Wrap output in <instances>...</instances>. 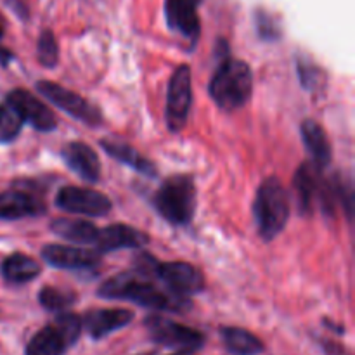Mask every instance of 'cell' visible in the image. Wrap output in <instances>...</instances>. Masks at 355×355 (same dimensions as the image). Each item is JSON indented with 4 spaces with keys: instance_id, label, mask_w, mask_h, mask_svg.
<instances>
[{
    "instance_id": "obj_31",
    "label": "cell",
    "mask_w": 355,
    "mask_h": 355,
    "mask_svg": "<svg viewBox=\"0 0 355 355\" xmlns=\"http://www.w3.org/2000/svg\"><path fill=\"white\" fill-rule=\"evenodd\" d=\"M2 35H3V28L0 26V38H2Z\"/></svg>"
},
{
    "instance_id": "obj_3",
    "label": "cell",
    "mask_w": 355,
    "mask_h": 355,
    "mask_svg": "<svg viewBox=\"0 0 355 355\" xmlns=\"http://www.w3.org/2000/svg\"><path fill=\"white\" fill-rule=\"evenodd\" d=\"M253 215L257 231L266 241L274 239L286 227L290 217V200L277 177H267L259 186L253 201Z\"/></svg>"
},
{
    "instance_id": "obj_1",
    "label": "cell",
    "mask_w": 355,
    "mask_h": 355,
    "mask_svg": "<svg viewBox=\"0 0 355 355\" xmlns=\"http://www.w3.org/2000/svg\"><path fill=\"white\" fill-rule=\"evenodd\" d=\"M97 295L107 300H130L142 307L163 312H184L191 307L187 297L156 286L149 276L139 272H123L111 277L101 284Z\"/></svg>"
},
{
    "instance_id": "obj_20",
    "label": "cell",
    "mask_w": 355,
    "mask_h": 355,
    "mask_svg": "<svg viewBox=\"0 0 355 355\" xmlns=\"http://www.w3.org/2000/svg\"><path fill=\"white\" fill-rule=\"evenodd\" d=\"M101 148L107 153L116 162L125 163V165L132 166L135 172L142 173L146 177H156L158 175V168H156L155 163L151 159H148L146 156H142L132 146L125 144L120 141H101Z\"/></svg>"
},
{
    "instance_id": "obj_10",
    "label": "cell",
    "mask_w": 355,
    "mask_h": 355,
    "mask_svg": "<svg viewBox=\"0 0 355 355\" xmlns=\"http://www.w3.org/2000/svg\"><path fill=\"white\" fill-rule=\"evenodd\" d=\"M55 205L68 214L85 217H104L111 211V200L103 193L87 187L68 186L55 194Z\"/></svg>"
},
{
    "instance_id": "obj_17",
    "label": "cell",
    "mask_w": 355,
    "mask_h": 355,
    "mask_svg": "<svg viewBox=\"0 0 355 355\" xmlns=\"http://www.w3.org/2000/svg\"><path fill=\"white\" fill-rule=\"evenodd\" d=\"M45 214L44 201L26 191H6L0 193V218L17 220L24 217H37Z\"/></svg>"
},
{
    "instance_id": "obj_23",
    "label": "cell",
    "mask_w": 355,
    "mask_h": 355,
    "mask_svg": "<svg viewBox=\"0 0 355 355\" xmlns=\"http://www.w3.org/2000/svg\"><path fill=\"white\" fill-rule=\"evenodd\" d=\"M220 335L225 349L232 355H259L266 349L260 338L243 328H222Z\"/></svg>"
},
{
    "instance_id": "obj_6",
    "label": "cell",
    "mask_w": 355,
    "mask_h": 355,
    "mask_svg": "<svg viewBox=\"0 0 355 355\" xmlns=\"http://www.w3.org/2000/svg\"><path fill=\"white\" fill-rule=\"evenodd\" d=\"M144 326L153 342L177 350V352H196L205 343L203 335L200 331L179 324L163 315H149L146 318Z\"/></svg>"
},
{
    "instance_id": "obj_29",
    "label": "cell",
    "mask_w": 355,
    "mask_h": 355,
    "mask_svg": "<svg viewBox=\"0 0 355 355\" xmlns=\"http://www.w3.org/2000/svg\"><path fill=\"white\" fill-rule=\"evenodd\" d=\"M10 59H12V54H10V51H7V49L0 47V64L7 66V64H9Z\"/></svg>"
},
{
    "instance_id": "obj_25",
    "label": "cell",
    "mask_w": 355,
    "mask_h": 355,
    "mask_svg": "<svg viewBox=\"0 0 355 355\" xmlns=\"http://www.w3.org/2000/svg\"><path fill=\"white\" fill-rule=\"evenodd\" d=\"M76 297L73 291L61 290L55 286H44L38 293V302L49 312H62L75 304Z\"/></svg>"
},
{
    "instance_id": "obj_18",
    "label": "cell",
    "mask_w": 355,
    "mask_h": 355,
    "mask_svg": "<svg viewBox=\"0 0 355 355\" xmlns=\"http://www.w3.org/2000/svg\"><path fill=\"white\" fill-rule=\"evenodd\" d=\"M321 172L322 170H319L312 162L302 163L297 168V172H295V196H297L298 211H302L304 215L312 214L314 200L319 193V186H321V180H319V173Z\"/></svg>"
},
{
    "instance_id": "obj_13",
    "label": "cell",
    "mask_w": 355,
    "mask_h": 355,
    "mask_svg": "<svg viewBox=\"0 0 355 355\" xmlns=\"http://www.w3.org/2000/svg\"><path fill=\"white\" fill-rule=\"evenodd\" d=\"M149 243V236L139 229L125 224H113L99 229L96 238V248L99 253L116 252L125 248H142Z\"/></svg>"
},
{
    "instance_id": "obj_5",
    "label": "cell",
    "mask_w": 355,
    "mask_h": 355,
    "mask_svg": "<svg viewBox=\"0 0 355 355\" xmlns=\"http://www.w3.org/2000/svg\"><path fill=\"white\" fill-rule=\"evenodd\" d=\"M82 319L75 314H59L28 342L26 355H64L78 342Z\"/></svg>"
},
{
    "instance_id": "obj_8",
    "label": "cell",
    "mask_w": 355,
    "mask_h": 355,
    "mask_svg": "<svg viewBox=\"0 0 355 355\" xmlns=\"http://www.w3.org/2000/svg\"><path fill=\"white\" fill-rule=\"evenodd\" d=\"M191 103H193L191 68L187 64H180L170 78L168 97H166V125L170 130L180 132L186 127Z\"/></svg>"
},
{
    "instance_id": "obj_9",
    "label": "cell",
    "mask_w": 355,
    "mask_h": 355,
    "mask_svg": "<svg viewBox=\"0 0 355 355\" xmlns=\"http://www.w3.org/2000/svg\"><path fill=\"white\" fill-rule=\"evenodd\" d=\"M151 277H156L166 290L180 297H189L203 291V274L187 262H158L155 260Z\"/></svg>"
},
{
    "instance_id": "obj_15",
    "label": "cell",
    "mask_w": 355,
    "mask_h": 355,
    "mask_svg": "<svg viewBox=\"0 0 355 355\" xmlns=\"http://www.w3.org/2000/svg\"><path fill=\"white\" fill-rule=\"evenodd\" d=\"M10 101L17 106V110L23 114L24 121L30 123L31 127L37 128L40 132H51L55 128V116L52 111L42 103L38 97L30 94L28 90L23 89H14L12 92L7 94Z\"/></svg>"
},
{
    "instance_id": "obj_28",
    "label": "cell",
    "mask_w": 355,
    "mask_h": 355,
    "mask_svg": "<svg viewBox=\"0 0 355 355\" xmlns=\"http://www.w3.org/2000/svg\"><path fill=\"white\" fill-rule=\"evenodd\" d=\"M255 24H257V33L262 40H279L283 30L281 24L272 14L266 12L263 9L257 10L255 12Z\"/></svg>"
},
{
    "instance_id": "obj_19",
    "label": "cell",
    "mask_w": 355,
    "mask_h": 355,
    "mask_svg": "<svg viewBox=\"0 0 355 355\" xmlns=\"http://www.w3.org/2000/svg\"><path fill=\"white\" fill-rule=\"evenodd\" d=\"M302 139L307 148L309 155H311L312 163L318 166L319 170H324L326 166L331 163V144L328 141L324 128L314 120H305L300 127Z\"/></svg>"
},
{
    "instance_id": "obj_21",
    "label": "cell",
    "mask_w": 355,
    "mask_h": 355,
    "mask_svg": "<svg viewBox=\"0 0 355 355\" xmlns=\"http://www.w3.org/2000/svg\"><path fill=\"white\" fill-rule=\"evenodd\" d=\"M51 231L75 245H94L99 227L82 218H55L51 222Z\"/></svg>"
},
{
    "instance_id": "obj_7",
    "label": "cell",
    "mask_w": 355,
    "mask_h": 355,
    "mask_svg": "<svg viewBox=\"0 0 355 355\" xmlns=\"http://www.w3.org/2000/svg\"><path fill=\"white\" fill-rule=\"evenodd\" d=\"M38 94L45 97L47 101H51L54 106H58L59 110L66 111L69 116L76 118L82 123L90 125V127H97L103 121V113L97 110L94 104H90L89 101L83 99L78 94L71 92V90L64 89L59 83L51 82V80H40L37 83Z\"/></svg>"
},
{
    "instance_id": "obj_11",
    "label": "cell",
    "mask_w": 355,
    "mask_h": 355,
    "mask_svg": "<svg viewBox=\"0 0 355 355\" xmlns=\"http://www.w3.org/2000/svg\"><path fill=\"white\" fill-rule=\"evenodd\" d=\"M42 259L55 269L82 270L96 267L101 262V253L97 250L78 246L45 245L42 248Z\"/></svg>"
},
{
    "instance_id": "obj_2",
    "label": "cell",
    "mask_w": 355,
    "mask_h": 355,
    "mask_svg": "<svg viewBox=\"0 0 355 355\" xmlns=\"http://www.w3.org/2000/svg\"><path fill=\"white\" fill-rule=\"evenodd\" d=\"M218 55L220 61L210 80V96L222 110H238L252 97L253 73L245 61L232 59L229 55L227 44Z\"/></svg>"
},
{
    "instance_id": "obj_14",
    "label": "cell",
    "mask_w": 355,
    "mask_h": 355,
    "mask_svg": "<svg viewBox=\"0 0 355 355\" xmlns=\"http://www.w3.org/2000/svg\"><path fill=\"white\" fill-rule=\"evenodd\" d=\"M132 319H134V312L127 309H96L83 315L82 328L87 329L90 338L101 340L128 326Z\"/></svg>"
},
{
    "instance_id": "obj_12",
    "label": "cell",
    "mask_w": 355,
    "mask_h": 355,
    "mask_svg": "<svg viewBox=\"0 0 355 355\" xmlns=\"http://www.w3.org/2000/svg\"><path fill=\"white\" fill-rule=\"evenodd\" d=\"M203 0H165V14L170 28L194 42L200 38L201 23L198 16V6Z\"/></svg>"
},
{
    "instance_id": "obj_22",
    "label": "cell",
    "mask_w": 355,
    "mask_h": 355,
    "mask_svg": "<svg viewBox=\"0 0 355 355\" xmlns=\"http://www.w3.org/2000/svg\"><path fill=\"white\" fill-rule=\"evenodd\" d=\"M40 270V263L24 253H12L2 262V276L10 284L30 283L38 277Z\"/></svg>"
},
{
    "instance_id": "obj_30",
    "label": "cell",
    "mask_w": 355,
    "mask_h": 355,
    "mask_svg": "<svg viewBox=\"0 0 355 355\" xmlns=\"http://www.w3.org/2000/svg\"><path fill=\"white\" fill-rule=\"evenodd\" d=\"M173 355H193V352H175Z\"/></svg>"
},
{
    "instance_id": "obj_16",
    "label": "cell",
    "mask_w": 355,
    "mask_h": 355,
    "mask_svg": "<svg viewBox=\"0 0 355 355\" xmlns=\"http://www.w3.org/2000/svg\"><path fill=\"white\" fill-rule=\"evenodd\" d=\"M62 159L78 177L87 182H97L101 177V162L97 153L85 142H69L62 148Z\"/></svg>"
},
{
    "instance_id": "obj_27",
    "label": "cell",
    "mask_w": 355,
    "mask_h": 355,
    "mask_svg": "<svg viewBox=\"0 0 355 355\" xmlns=\"http://www.w3.org/2000/svg\"><path fill=\"white\" fill-rule=\"evenodd\" d=\"M297 71L302 85L307 90H312V92H314V90L321 89V87L324 85V75H322L321 68H318V66L312 61H309V59H297Z\"/></svg>"
},
{
    "instance_id": "obj_26",
    "label": "cell",
    "mask_w": 355,
    "mask_h": 355,
    "mask_svg": "<svg viewBox=\"0 0 355 355\" xmlns=\"http://www.w3.org/2000/svg\"><path fill=\"white\" fill-rule=\"evenodd\" d=\"M59 47L54 33L51 30H44L37 42V59L44 68H54L58 64Z\"/></svg>"
},
{
    "instance_id": "obj_4",
    "label": "cell",
    "mask_w": 355,
    "mask_h": 355,
    "mask_svg": "<svg viewBox=\"0 0 355 355\" xmlns=\"http://www.w3.org/2000/svg\"><path fill=\"white\" fill-rule=\"evenodd\" d=\"M155 208L166 222L186 225L196 211V186L191 175H172L155 194Z\"/></svg>"
},
{
    "instance_id": "obj_24",
    "label": "cell",
    "mask_w": 355,
    "mask_h": 355,
    "mask_svg": "<svg viewBox=\"0 0 355 355\" xmlns=\"http://www.w3.org/2000/svg\"><path fill=\"white\" fill-rule=\"evenodd\" d=\"M24 123L26 121L16 104L9 97H6V101L0 104V142L14 141Z\"/></svg>"
}]
</instances>
